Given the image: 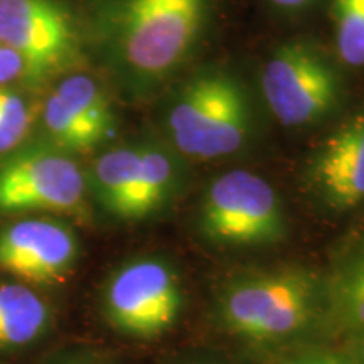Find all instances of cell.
Here are the masks:
<instances>
[{"label": "cell", "instance_id": "cell-1", "mask_svg": "<svg viewBox=\"0 0 364 364\" xmlns=\"http://www.w3.org/2000/svg\"><path fill=\"white\" fill-rule=\"evenodd\" d=\"M228 0H86L85 33L127 97L147 100L198 65Z\"/></svg>", "mask_w": 364, "mask_h": 364}, {"label": "cell", "instance_id": "cell-2", "mask_svg": "<svg viewBox=\"0 0 364 364\" xmlns=\"http://www.w3.org/2000/svg\"><path fill=\"white\" fill-rule=\"evenodd\" d=\"M215 316L226 334L260 349L311 346L332 327L326 277L302 267L233 277L216 295Z\"/></svg>", "mask_w": 364, "mask_h": 364}, {"label": "cell", "instance_id": "cell-3", "mask_svg": "<svg viewBox=\"0 0 364 364\" xmlns=\"http://www.w3.org/2000/svg\"><path fill=\"white\" fill-rule=\"evenodd\" d=\"M161 97V136L188 162L236 157L257 139V105L231 68L196 65Z\"/></svg>", "mask_w": 364, "mask_h": 364}, {"label": "cell", "instance_id": "cell-4", "mask_svg": "<svg viewBox=\"0 0 364 364\" xmlns=\"http://www.w3.org/2000/svg\"><path fill=\"white\" fill-rule=\"evenodd\" d=\"M262 100L285 129H312L339 113L346 102L343 66L316 41L297 38L277 46L263 61Z\"/></svg>", "mask_w": 364, "mask_h": 364}, {"label": "cell", "instance_id": "cell-5", "mask_svg": "<svg viewBox=\"0 0 364 364\" xmlns=\"http://www.w3.org/2000/svg\"><path fill=\"white\" fill-rule=\"evenodd\" d=\"M196 228L218 248H265L285 238L289 223L279 191L265 177L231 169L204 188Z\"/></svg>", "mask_w": 364, "mask_h": 364}, {"label": "cell", "instance_id": "cell-6", "mask_svg": "<svg viewBox=\"0 0 364 364\" xmlns=\"http://www.w3.org/2000/svg\"><path fill=\"white\" fill-rule=\"evenodd\" d=\"M86 172L73 154L48 140L0 154V215L58 213L86 216Z\"/></svg>", "mask_w": 364, "mask_h": 364}, {"label": "cell", "instance_id": "cell-7", "mask_svg": "<svg viewBox=\"0 0 364 364\" xmlns=\"http://www.w3.org/2000/svg\"><path fill=\"white\" fill-rule=\"evenodd\" d=\"M182 311L184 290L166 258H132L115 268L103 285L105 321L127 338H161L176 326Z\"/></svg>", "mask_w": 364, "mask_h": 364}, {"label": "cell", "instance_id": "cell-8", "mask_svg": "<svg viewBox=\"0 0 364 364\" xmlns=\"http://www.w3.org/2000/svg\"><path fill=\"white\" fill-rule=\"evenodd\" d=\"M0 41L21 58L22 80L41 85L75 65L83 33L59 0H0Z\"/></svg>", "mask_w": 364, "mask_h": 364}, {"label": "cell", "instance_id": "cell-9", "mask_svg": "<svg viewBox=\"0 0 364 364\" xmlns=\"http://www.w3.org/2000/svg\"><path fill=\"white\" fill-rule=\"evenodd\" d=\"M304 182L318 206L332 215H348L364 206V103L312 150Z\"/></svg>", "mask_w": 364, "mask_h": 364}, {"label": "cell", "instance_id": "cell-10", "mask_svg": "<svg viewBox=\"0 0 364 364\" xmlns=\"http://www.w3.org/2000/svg\"><path fill=\"white\" fill-rule=\"evenodd\" d=\"M43 125L44 140L76 156L102 147L115 135L117 113L97 80L75 73L46 100Z\"/></svg>", "mask_w": 364, "mask_h": 364}, {"label": "cell", "instance_id": "cell-11", "mask_svg": "<svg viewBox=\"0 0 364 364\" xmlns=\"http://www.w3.org/2000/svg\"><path fill=\"white\" fill-rule=\"evenodd\" d=\"M80 258V240L65 221L31 218L0 230V270L24 284L66 280Z\"/></svg>", "mask_w": 364, "mask_h": 364}, {"label": "cell", "instance_id": "cell-12", "mask_svg": "<svg viewBox=\"0 0 364 364\" xmlns=\"http://www.w3.org/2000/svg\"><path fill=\"white\" fill-rule=\"evenodd\" d=\"M188 164L162 136L129 142L124 188L113 218L144 221L166 211L188 186Z\"/></svg>", "mask_w": 364, "mask_h": 364}, {"label": "cell", "instance_id": "cell-13", "mask_svg": "<svg viewBox=\"0 0 364 364\" xmlns=\"http://www.w3.org/2000/svg\"><path fill=\"white\" fill-rule=\"evenodd\" d=\"M53 321L48 302L24 282H0V354L29 348Z\"/></svg>", "mask_w": 364, "mask_h": 364}, {"label": "cell", "instance_id": "cell-14", "mask_svg": "<svg viewBox=\"0 0 364 364\" xmlns=\"http://www.w3.org/2000/svg\"><path fill=\"white\" fill-rule=\"evenodd\" d=\"M332 327L364 329V233L344 243L326 275Z\"/></svg>", "mask_w": 364, "mask_h": 364}, {"label": "cell", "instance_id": "cell-15", "mask_svg": "<svg viewBox=\"0 0 364 364\" xmlns=\"http://www.w3.org/2000/svg\"><path fill=\"white\" fill-rule=\"evenodd\" d=\"M334 56L343 68L364 70V0H332Z\"/></svg>", "mask_w": 364, "mask_h": 364}, {"label": "cell", "instance_id": "cell-16", "mask_svg": "<svg viewBox=\"0 0 364 364\" xmlns=\"http://www.w3.org/2000/svg\"><path fill=\"white\" fill-rule=\"evenodd\" d=\"M33 124V112L24 98L14 91L0 88V154L24 142Z\"/></svg>", "mask_w": 364, "mask_h": 364}, {"label": "cell", "instance_id": "cell-17", "mask_svg": "<svg viewBox=\"0 0 364 364\" xmlns=\"http://www.w3.org/2000/svg\"><path fill=\"white\" fill-rule=\"evenodd\" d=\"M284 364H356L344 349H329L322 346H304L290 354Z\"/></svg>", "mask_w": 364, "mask_h": 364}, {"label": "cell", "instance_id": "cell-18", "mask_svg": "<svg viewBox=\"0 0 364 364\" xmlns=\"http://www.w3.org/2000/svg\"><path fill=\"white\" fill-rule=\"evenodd\" d=\"M22 75L24 68L21 58L0 41V85H6L12 80H22Z\"/></svg>", "mask_w": 364, "mask_h": 364}, {"label": "cell", "instance_id": "cell-19", "mask_svg": "<svg viewBox=\"0 0 364 364\" xmlns=\"http://www.w3.org/2000/svg\"><path fill=\"white\" fill-rule=\"evenodd\" d=\"M344 351L353 358L356 364H364V329L343 332Z\"/></svg>", "mask_w": 364, "mask_h": 364}, {"label": "cell", "instance_id": "cell-20", "mask_svg": "<svg viewBox=\"0 0 364 364\" xmlns=\"http://www.w3.org/2000/svg\"><path fill=\"white\" fill-rule=\"evenodd\" d=\"M318 0H267L273 11L285 14V16H297L316 6Z\"/></svg>", "mask_w": 364, "mask_h": 364}, {"label": "cell", "instance_id": "cell-21", "mask_svg": "<svg viewBox=\"0 0 364 364\" xmlns=\"http://www.w3.org/2000/svg\"><path fill=\"white\" fill-rule=\"evenodd\" d=\"M63 364H98V363H86V361H71V363H63Z\"/></svg>", "mask_w": 364, "mask_h": 364}, {"label": "cell", "instance_id": "cell-22", "mask_svg": "<svg viewBox=\"0 0 364 364\" xmlns=\"http://www.w3.org/2000/svg\"><path fill=\"white\" fill-rule=\"evenodd\" d=\"M203 364H206V363H203Z\"/></svg>", "mask_w": 364, "mask_h": 364}]
</instances>
